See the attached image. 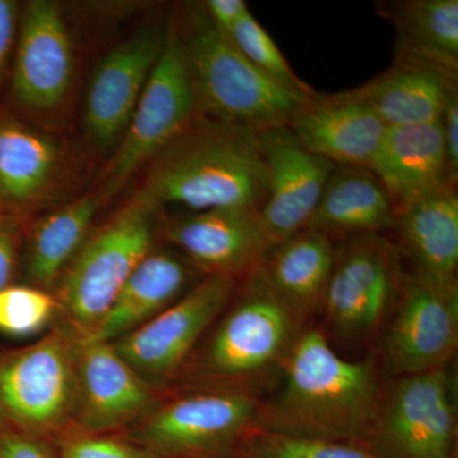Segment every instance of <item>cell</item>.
<instances>
[{"label": "cell", "mask_w": 458, "mask_h": 458, "mask_svg": "<svg viewBox=\"0 0 458 458\" xmlns=\"http://www.w3.org/2000/svg\"><path fill=\"white\" fill-rule=\"evenodd\" d=\"M77 385L74 417L89 433L125 426L153 403L143 377L123 360L113 343L78 337Z\"/></svg>", "instance_id": "17"}, {"label": "cell", "mask_w": 458, "mask_h": 458, "mask_svg": "<svg viewBox=\"0 0 458 458\" xmlns=\"http://www.w3.org/2000/svg\"><path fill=\"white\" fill-rule=\"evenodd\" d=\"M191 271L179 256L148 255L132 271L114 303L86 339L114 343L176 302Z\"/></svg>", "instance_id": "24"}, {"label": "cell", "mask_w": 458, "mask_h": 458, "mask_svg": "<svg viewBox=\"0 0 458 458\" xmlns=\"http://www.w3.org/2000/svg\"><path fill=\"white\" fill-rule=\"evenodd\" d=\"M56 301L30 286H7L0 292V331L13 336L31 335L47 324Z\"/></svg>", "instance_id": "30"}, {"label": "cell", "mask_w": 458, "mask_h": 458, "mask_svg": "<svg viewBox=\"0 0 458 458\" xmlns=\"http://www.w3.org/2000/svg\"><path fill=\"white\" fill-rule=\"evenodd\" d=\"M267 171L260 218L270 247L307 228L335 165L312 155L289 126L259 134Z\"/></svg>", "instance_id": "13"}, {"label": "cell", "mask_w": 458, "mask_h": 458, "mask_svg": "<svg viewBox=\"0 0 458 458\" xmlns=\"http://www.w3.org/2000/svg\"><path fill=\"white\" fill-rule=\"evenodd\" d=\"M229 38L255 68H258L261 73L269 77L274 82L278 83L283 89L291 90L302 98L311 96L315 92L310 84L303 82L294 73L276 42L256 21L251 12H249L237 23Z\"/></svg>", "instance_id": "28"}, {"label": "cell", "mask_w": 458, "mask_h": 458, "mask_svg": "<svg viewBox=\"0 0 458 458\" xmlns=\"http://www.w3.org/2000/svg\"><path fill=\"white\" fill-rule=\"evenodd\" d=\"M16 236L13 229L0 222V292L7 288L16 264Z\"/></svg>", "instance_id": "36"}, {"label": "cell", "mask_w": 458, "mask_h": 458, "mask_svg": "<svg viewBox=\"0 0 458 458\" xmlns=\"http://www.w3.org/2000/svg\"><path fill=\"white\" fill-rule=\"evenodd\" d=\"M400 255L377 233L343 237L335 246L321 312L337 336L361 342L378 330L399 291Z\"/></svg>", "instance_id": "8"}, {"label": "cell", "mask_w": 458, "mask_h": 458, "mask_svg": "<svg viewBox=\"0 0 458 458\" xmlns=\"http://www.w3.org/2000/svg\"><path fill=\"white\" fill-rule=\"evenodd\" d=\"M443 138H445V153H447L448 168L452 180H458V89L452 90L445 102L441 119Z\"/></svg>", "instance_id": "33"}, {"label": "cell", "mask_w": 458, "mask_h": 458, "mask_svg": "<svg viewBox=\"0 0 458 458\" xmlns=\"http://www.w3.org/2000/svg\"><path fill=\"white\" fill-rule=\"evenodd\" d=\"M0 458H56L40 437L0 430Z\"/></svg>", "instance_id": "32"}, {"label": "cell", "mask_w": 458, "mask_h": 458, "mask_svg": "<svg viewBox=\"0 0 458 458\" xmlns=\"http://www.w3.org/2000/svg\"><path fill=\"white\" fill-rule=\"evenodd\" d=\"M397 209L367 165H335L307 228L333 236L394 229Z\"/></svg>", "instance_id": "23"}, {"label": "cell", "mask_w": 458, "mask_h": 458, "mask_svg": "<svg viewBox=\"0 0 458 458\" xmlns=\"http://www.w3.org/2000/svg\"><path fill=\"white\" fill-rule=\"evenodd\" d=\"M456 419L447 367L400 377L381 401L367 442L381 458H452Z\"/></svg>", "instance_id": "9"}, {"label": "cell", "mask_w": 458, "mask_h": 458, "mask_svg": "<svg viewBox=\"0 0 458 458\" xmlns=\"http://www.w3.org/2000/svg\"><path fill=\"white\" fill-rule=\"evenodd\" d=\"M399 208L452 180L441 122L387 126L369 165Z\"/></svg>", "instance_id": "19"}, {"label": "cell", "mask_w": 458, "mask_h": 458, "mask_svg": "<svg viewBox=\"0 0 458 458\" xmlns=\"http://www.w3.org/2000/svg\"><path fill=\"white\" fill-rule=\"evenodd\" d=\"M260 406L254 394L237 391L190 394L150 415L140 439L159 458L214 456L255 429Z\"/></svg>", "instance_id": "11"}, {"label": "cell", "mask_w": 458, "mask_h": 458, "mask_svg": "<svg viewBox=\"0 0 458 458\" xmlns=\"http://www.w3.org/2000/svg\"><path fill=\"white\" fill-rule=\"evenodd\" d=\"M246 293L216 328L201 369L225 381L260 382L284 361L300 324L273 293L260 267L250 274Z\"/></svg>", "instance_id": "7"}, {"label": "cell", "mask_w": 458, "mask_h": 458, "mask_svg": "<svg viewBox=\"0 0 458 458\" xmlns=\"http://www.w3.org/2000/svg\"><path fill=\"white\" fill-rule=\"evenodd\" d=\"M297 140L312 155L335 165H367L387 126L375 111L348 89L313 92L289 123Z\"/></svg>", "instance_id": "18"}, {"label": "cell", "mask_w": 458, "mask_h": 458, "mask_svg": "<svg viewBox=\"0 0 458 458\" xmlns=\"http://www.w3.org/2000/svg\"><path fill=\"white\" fill-rule=\"evenodd\" d=\"M234 286L233 276H207L165 311L114 342V349L143 378H165L223 311Z\"/></svg>", "instance_id": "12"}, {"label": "cell", "mask_w": 458, "mask_h": 458, "mask_svg": "<svg viewBox=\"0 0 458 458\" xmlns=\"http://www.w3.org/2000/svg\"><path fill=\"white\" fill-rule=\"evenodd\" d=\"M376 9L396 32L394 55L458 75L457 0H394L376 3Z\"/></svg>", "instance_id": "25"}, {"label": "cell", "mask_w": 458, "mask_h": 458, "mask_svg": "<svg viewBox=\"0 0 458 458\" xmlns=\"http://www.w3.org/2000/svg\"><path fill=\"white\" fill-rule=\"evenodd\" d=\"M197 116L180 29L171 25L119 149L105 172L104 195L117 194L141 165L152 161Z\"/></svg>", "instance_id": "6"}, {"label": "cell", "mask_w": 458, "mask_h": 458, "mask_svg": "<svg viewBox=\"0 0 458 458\" xmlns=\"http://www.w3.org/2000/svg\"><path fill=\"white\" fill-rule=\"evenodd\" d=\"M204 8L216 29L228 36L250 12L243 0H209Z\"/></svg>", "instance_id": "34"}, {"label": "cell", "mask_w": 458, "mask_h": 458, "mask_svg": "<svg viewBox=\"0 0 458 458\" xmlns=\"http://www.w3.org/2000/svg\"><path fill=\"white\" fill-rule=\"evenodd\" d=\"M165 31L159 26L140 30L111 50L96 68L87 93L84 123L98 146H110L128 129L164 49Z\"/></svg>", "instance_id": "14"}, {"label": "cell", "mask_w": 458, "mask_h": 458, "mask_svg": "<svg viewBox=\"0 0 458 458\" xmlns=\"http://www.w3.org/2000/svg\"><path fill=\"white\" fill-rule=\"evenodd\" d=\"M334 259L333 238L310 228L271 246L262 259V276L298 324L322 311Z\"/></svg>", "instance_id": "21"}, {"label": "cell", "mask_w": 458, "mask_h": 458, "mask_svg": "<svg viewBox=\"0 0 458 458\" xmlns=\"http://www.w3.org/2000/svg\"><path fill=\"white\" fill-rule=\"evenodd\" d=\"M198 116L260 134L288 126L309 98L271 81L216 29L204 5H189L179 26Z\"/></svg>", "instance_id": "3"}, {"label": "cell", "mask_w": 458, "mask_h": 458, "mask_svg": "<svg viewBox=\"0 0 458 458\" xmlns=\"http://www.w3.org/2000/svg\"><path fill=\"white\" fill-rule=\"evenodd\" d=\"M57 156L49 138L14 122L0 123V195L17 204L38 198L49 185Z\"/></svg>", "instance_id": "26"}, {"label": "cell", "mask_w": 458, "mask_h": 458, "mask_svg": "<svg viewBox=\"0 0 458 458\" xmlns=\"http://www.w3.org/2000/svg\"><path fill=\"white\" fill-rule=\"evenodd\" d=\"M267 198V171L258 132L197 116L153 157L132 200L153 212L171 204L204 212L260 210Z\"/></svg>", "instance_id": "2"}, {"label": "cell", "mask_w": 458, "mask_h": 458, "mask_svg": "<svg viewBox=\"0 0 458 458\" xmlns=\"http://www.w3.org/2000/svg\"><path fill=\"white\" fill-rule=\"evenodd\" d=\"M458 75L414 57L394 55V63L357 89H348L369 105L386 126L438 122Z\"/></svg>", "instance_id": "20"}, {"label": "cell", "mask_w": 458, "mask_h": 458, "mask_svg": "<svg viewBox=\"0 0 458 458\" xmlns=\"http://www.w3.org/2000/svg\"><path fill=\"white\" fill-rule=\"evenodd\" d=\"M96 195L81 198L50 214L33 231L29 249L30 276L38 284H53L84 243L98 209Z\"/></svg>", "instance_id": "27"}, {"label": "cell", "mask_w": 458, "mask_h": 458, "mask_svg": "<svg viewBox=\"0 0 458 458\" xmlns=\"http://www.w3.org/2000/svg\"><path fill=\"white\" fill-rule=\"evenodd\" d=\"M60 458H159L147 448L102 437H77L60 443Z\"/></svg>", "instance_id": "31"}, {"label": "cell", "mask_w": 458, "mask_h": 458, "mask_svg": "<svg viewBox=\"0 0 458 458\" xmlns=\"http://www.w3.org/2000/svg\"><path fill=\"white\" fill-rule=\"evenodd\" d=\"M245 442L247 458H381L355 443L298 438L258 429Z\"/></svg>", "instance_id": "29"}, {"label": "cell", "mask_w": 458, "mask_h": 458, "mask_svg": "<svg viewBox=\"0 0 458 458\" xmlns=\"http://www.w3.org/2000/svg\"><path fill=\"white\" fill-rule=\"evenodd\" d=\"M396 231L400 254L414 271L442 280H457L458 195L456 186L445 185L403 204L397 210Z\"/></svg>", "instance_id": "22"}, {"label": "cell", "mask_w": 458, "mask_h": 458, "mask_svg": "<svg viewBox=\"0 0 458 458\" xmlns=\"http://www.w3.org/2000/svg\"><path fill=\"white\" fill-rule=\"evenodd\" d=\"M18 20L17 3L0 0V80L7 69Z\"/></svg>", "instance_id": "35"}, {"label": "cell", "mask_w": 458, "mask_h": 458, "mask_svg": "<svg viewBox=\"0 0 458 458\" xmlns=\"http://www.w3.org/2000/svg\"><path fill=\"white\" fill-rule=\"evenodd\" d=\"M78 337L57 328L31 346L0 355V430L40 437L74 418Z\"/></svg>", "instance_id": "4"}, {"label": "cell", "mask_w": 458, "mask_h": 458, "mask_svg": "<svg viewBox=\"0 0 458 458\" xmlns=\"http://www.w3.org/2000/svg\"><path fill=\"white\" fill-rule=\"evenodd\" d=\"M167 233L208 276H250L270 249L260 210L251 208L195 212L172 223Z\"/></svg>", "instance_id": "16"}, {"label": "cell", "mask_w": 458, "mask_h": 458, "mask_svg": "<svg viewBox=\"0 0 458 458\" xmlns=\"http://www.w3.org/2000/svg\"><path fill=\"white\" fill-rule=\"evenodd\" d=\"M13 90L23 106L47 111L64 99L73 75V47L59 5L27 3L21 18Z\"/></svg>", "instance_id": "15"}, {"label": "cell", "mask_w": 458, "mask_h": 458, "mask_svg": "<svg viewBox=\"0 0 458 458\" xmlns=\"http://www.w3.org/2000/svg\"><path fill=\"white\" fill-rule=\"evenodd\" d=\"M279 394L259 410L255 429L298 438L367 442L381 394L369 361L344 360L324 333L295 337L283 361Z\"/></svg>", "instance_id": "1"}, {"label": "cell", "mask_w": 458, "mask_h": 458, "mask_svg": "<svg viewBox=\"0 0 458 458\" xmlns=\"http://www.w3.org/2000/svg\"><path fill=\"white\" fill-rule=\"evenodd\" d=\"M153 213L131 200L83 243L66 267L60 304L78 336L92 333L132 271L149 255Z\"/></svg>", "instance_id": "5"}, {"label": "cell", "mask_w": 458, "mask_h": 458, "mask_svg": "<svg viewBox=\"0 0 458 458\" xmlns=\"http://www.w3.org/2000/svg\"><path fill=\"white\" fill-rule=\"evenodd\" d=\"M396 309L385 339L394 376L447 367L458 345V283L412 273L401 276Z\"/></svg>", "instance_id": "10"}]
</instances>
